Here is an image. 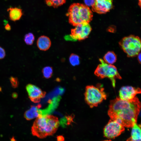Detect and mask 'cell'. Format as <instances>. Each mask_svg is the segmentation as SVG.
Returning a JSON list of instances; mask_svg holds the SVG:
<instances>
[{
  "label": "cell",
  "instance_id": "obj_15",
  "mask_svg": "<svg viewBox=\"0 0 141 141\" xmlns=\"http://www.w3.org/2000/svg\"><path fill=\"white\" fill-rule=\"evenodd\" d=\"M7 10L9 11V19L14 21L20 20L22 15V9L18 8L10 7Z\"/></svg>",
  "mask_w": 141,
  "mask_h": 141
},
{
  "label": "cell",
  "instance_id": "obj_25",
  "mask_svg": "<svg viewBox=\"0 0 141 141\" xmlns=\"http://www.w3.org/2000/svg\"><path fill=\"white\" fill-rule=\"evenodd\" d=\"M4 28L5 30L7 31H10L11 30V26L8 24L5 25Z\"/></svg>",
  "mask_w": 141,
  "mask_h": 141
},
{
  "label": "cell",
  "instance_id": "obj_13",
  "mask_svg": "<svg viewBox=\"0 0 141 141\" xmlns=\"http://www.w3.org/2000/svg\"><path fill=\"white\" fill-rule=\"evenodd\" d=\"M51 41L48 37L45 36H42L38 38L37 42V46L39 49L42 51H45L49 49L51 46Z\"/></svg>",
  "mask_w": 141,
  "mask_h": 141
},
{
  "label": "cell",
  "instance_id": "obj_10",
  "mask_svg": "<svg viewBox=\"0 0 141 141\" xmlns=\"http://www.w3.org/2000/svg\"><path fill=\"white\" fill-rule=\"evenodd\" d=\"M112 7L113 0H95L92 9L99 14H103L109 11Z\"/></svg>",
  "mask_w": 141,
  "mask_h": 141
},
{
  "label": "cell",
  "instance_id": "obj_9",
  "mask_svg": "<svg viewBox=\"0 0 141 141\" xmlns=\"http://www.w3.org/2000/svg\"><path fill=\"white\" fill-rule=\"evenodd\" d=\"M26 90L30 100L34 103L39 102L45 96V92L36 86L31 84L26 86Z\"/></svg>",
  "mask_w": 141,
  "mask_h": 141
},
{
  "label": "cell",
  "instance_id": "obj_29",
  "mask_svg": "<svg viewBox=\"0 0 141 141\" xmlns=\"http://www.w3.org/2000/svg\"><path fill=\"white\" fill-rule=\"evenodd\" d=\"M111 141V140H104V141Z\"/></svg>",
  "mask_w": 141,
  "mask_h": 141
},
{
  "label": "cell",
  "instance_id": "obj_18",
  "mask_svg": "<svg viewBox=\"0 0 141 141\" xmlns=\"http://www.w3.org/2000/svg\"><path fill=\"white\" fill-rule=\"evenodd\" d=\"M24 40L26 44L31 45L33 44L34 41L35 36L32 33H28L25 35Z\"/></svg>",
  "mask_w": 141,
  "mask_h": 141
},
{
  "label": "cell",
  "instance_id": "obj_11",
  "mask_svg": "<svg viewBox=\"0 0 141 141\" xmlns=\"http://www.w3.org/2000/svg\"><path fill=\"white\" fill-rule=\"evenodd\" d=\"M141 90L139 88H135L131 86H123L119 91V98L126 101L133 99L138 94L140 93Z\"/></svg>",
  "mask_w": 141,
  "mask_h": 141
},
{
  "label": "cell",
  "instance_id": "obj_12",
  "mask_svg": "<svg viewBox=\"0 0 141 141\" xmlns=\"http://www.w3.org/2000/svg\"><path fill=\"white\" fill-rule=\"evenodd\" d=\"M39 105L36 106H32L25 113L24 117L27 120H29L37 118L42 114L41 111L39 108L40 107Z\"/></svg>",
  "mask_w": 141,
  "mask_h": 141
},
{
  "label": "cell",
  "instance_id": "obj_20",
  "mask_svg": "<svg viewBox=\"0 0 141 141\" xmlns=\"http://www.w3.org/2000/svg\"><path fill=\"white\" fill-rule=\"evenodd\" d=\"M42 72L44 77L46 79H48L51 77L52 74L53 70L51 67L46 66L43 68Z\"/></svg>",
  "mask_w": 141,
  "mask_h": 141
},
{
  "label": "cell",
  "instance_id": "obj_19",
  "mask_svg": "<svg viewBox=\"0 0 141 141\" xmlns=\"http://www.w3.org/2000/svg\"><path fill=\"white\" fill-rule=\"evenodd\" d=\"M69 60L70 64L73 66L78 65L80 63L79 57L76 54H72L69 57Z\"/></svg>",
  "mask_w": 141,
  "mask_h": 141
},
{
  "label": "cell",
  "instance_id": "obj_6",
  "mask_svg": "<svg viewBox=\"0 0 141 141\" xmlns=\"http://www.w3.org/2000/svg\"><path fill=\"white\" fill-rule=\"evenodd\" d=\"M120 44L128 57L137 55L141 50L140 39L137 36L131 35L125 37L120 41Z\"/></svg>",
  "mask_w": 141,
  "mask_h": 141
},
{
  "label": "cell",
  "instance_id": "obj_17",
  "mask_svg": "<svg viewBox=\"0 0 141 141\" xmlns=\"http://www.w3.org/2000/svg\"><path fill=\"white\" fill-rule=\"evenodd\" d=\"M66 1V0H46V2L48 5L56 8L62 5Z\"/></svg>",
  "mask_w": 141,
  "mask_h": 141
},
{
  "label": "cell",
  "instance_id": "obj_16",
  "mask_svg": "<svg viewBox=\"0 0 141 141\" xmlns=\"http://www.w3.org/2000/svg\"><path fill=\"white\" fill-rule=\"evenodd\" d=\"M116 56L114 53L110 51L105 54L103 60L106 63L112 65L116 62Z\"/></svg>",
  "mask_w": 141,
  "mask_h": 141
},
{
  "label": "cell",
  "instance_id": "obj_1",
  "mask_svg": "<svg viewBox=\"0 0 141 141\" xmlns=\"http://www.w3.org/2000/svg\"><path fill=\"white\" fill-rule=\"evenodd\" d=\"M140 107V102L136 97L130 101L117 97L110 101L108 113L111 119L124 127H132L137 123Z\"/></svg>",
  "mask_w": 141,
  "mask_h": 141
},
{
  "label": "cell",
  "instance_id": "obj_26",
  "mask_svg": "<svg viewBox=\"0 0 141 141\" xmlns=\"http://www.w3.org/2000/svg\"><path fill=\"white\" fill-rule=\"evenodd\" d=\"M138 61L140 63L141 62V54L140 53H139L138 55Z\"/></svg>",
  "mask_w": 141,
  "mask_h": 141
},
{
  "label": "cell",
  "instance_id": "obj_22",
  "mask_svg": "<svg viewBox=\"0 0 141 141\" xmlns=\"http://www.w3.org/2000/svg\"><path fill=\"white\" fill-rule=\"evenodd\" d=\"M6 55L5 50L0 46V60L3 59Z\"/></svg>",
  "mask_w": 141,
  "mask_h": 141
},
{
  "label": "cell",
  "instance_id": "obj_27",
  "mask_svg": "<svg viewBox=\"0 0 141 141\" xmlns=\"http://www.w3.org/2000/svg\"><path fill=\"white\" fill-rule=\"evenodd\" d=\"M12 97L14 98H15L17 97V95L15 93H14L12 95Z\"/></svg>",
  "mask_w": 141,
  "mask_h": 141
},
{
  "label": "cell",
  "instance_id": "obj_5",
  "mask_svg": "<svg viewBox=\"0 0 141 141\" xmlns=\"http://www.w3.org/2000/svg\"><path fill=\"white\" fill-rule=\"evenodd\" d=\"M99 61L100 63L95 71V74L101 78H109L111 81L113 86L114 87L115 79H121L116 67L112 64L106 63L102 59H100Z\"/></svg>",
  "mask_w": 141,
  "mask_h": 141
},
{
  "label": "cell",
  "instance_id": "obj_4",
  "mask_svg": "<svg viewBox=\"0 0 141 141\" xmlns=\"http://www.w3.org/2000/svg\"><path fill=\"white\" fill-rule=\"evenodd\" d=\"M86 102L91 108L97 107L107 98L104 88L99 85L96 86L88 85L85 88L84 94Z\"/></svg>",
  "mask_w": 141,
  "mask_h": 141
},
{
  "label": "cell",
  "instance_id": "obj_23",
  "mask_svg": "<svg viewBox=\"0 0 141 141\" xmlns=\"http://www.w3.org/2000/svg\"><path fill=\"white\" fill-rule=\"evenodd\" d=\"M85 5L89 7L91 6L94 4L95 0H84Z\"/></svg>",
  "mask_w": 141,
  "mask_h": 141
},
{
  "label": "cell",
  "instance_id": "obj_2",
  "mask_svg": "<svg viewBox=\"0 0 141 141\" xmlns=\"http://www.w3.org/2000/svg\"><path fill=\"white\" fill-rule=\"evenodd\" d=\"M60 124L58 118L52 115H40L34 122L31 127L32 134L40 138L52 136L57 131Z\"/></svg>",
  "mask_w": 141,
  "mask_h": 141
},
{
  "label": "cell",
  "instance_id": "obj_28",
  "mask_svg": "<svg viewBox=\"0 0 141 141\" xmlns=\"http://www.w3.org/2000/svg\"><path fill=\"white\" fill-rule=\"evenodd\" d=\"M138 5L140 7H141V0H138Z\"/></svg>",
  "mask_w": 141,
  "mask_h": 141
},
{
  "label": "cell",
  "instance_id": "obj_21",
  "mask_svg": "<svg viewBox=\"0 0 141 141\" xmlns=\"http://www.w3.org/2000/svg\"><path fill=\"white\" fill-rule=\"evenodd\" d=\"M9 79L12 86L14 88L17 87L19 84L17 78L11 76Z\"/></svg>",
  "mask_w": 141,
  "mask_h": 141
},
{
  "label": "cell",
  "instance_id": "obj_8",
  "mask_svg": "<svg viewBox=\"0 0 141 141\" xmlns=\"http://www.w3.org/2000/svg\"><path fill=\"white\" fill-rule=\"evenodd\" d=\"M124 130V127L120 124L110 119L104 128V135L108 139H114L120 135Z\"/></svg>",
  "mask_w": 141,
  "mask_h": 141
},
{
  "label": "cell",
  "instance_id": "obj_7",
  "mask_svg": "<svg viewBox=\"0 0 141 141\" xmlns=\"http://www.w3.org/2000/svg\"><path fill=\"white\" fill-rule=\"evenodd\" d=\"M71 30L70 40H81L87 38L90 34L92 28L89 23L79 24Z\"/></svg>",
  "mask_w": 141,
  "mask_h": 141
},
{
  "label": "cell",
  "instance_id": "obj_3",
  "mask_svg": "<svg viewBox=\"0 0 141 141\" xmlns=\"http://www.w3.org/2000/svg\"><path fill=\"white\" fill-rule=\"evenodd\" d=\"M67 15L69 23L76 25L84 22L89 23L92 19L93 14L89 7L79 3H74L70 7Z\"/></svg>",
  "mask_w": 141,
  "mask_h": 141
},
{
  "label": "cell",
  "instance_id": "obj_14",
  "mask_svg": "<svg viewBox=\"0 0 141 141\" xmlns=\"http://www.w3.org/2000/svg\"><path fill=\"white\" fill-rule=\"evenodd\" d=\"M132 127L131 136L126 141H141L140 125L136 123Z\"/></svg>",
  "mask_w": 141,
  "mask_h": 141
},
{
  "label": "cell",
  "instance_id": "obj_24",
  "mask_svg": "<svg viewBox=\"0 0 141 141\" xmlns=\"http://www.w3.org/2000/svg\"><path fill=\"white\" fill-rule=\"evenodd\" d=\"M56 139L57 141H64V138L62 135H59L57 136Z\"/></svg>",
  "mask_w": 141,
  "mask_h": 141
}]
</instances>
